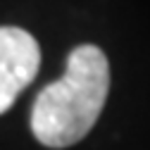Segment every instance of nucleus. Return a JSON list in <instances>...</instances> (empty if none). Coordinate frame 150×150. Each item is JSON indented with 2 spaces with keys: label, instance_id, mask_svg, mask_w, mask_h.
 <instances>
[{
  "label": "nucleus",
  "instance_id": "1",
  "mask_svg": "<svg viewBox=\"0 0 150 150\" xmlns=\"http://www.w3.org/2000/svg\"><path fill=\"white\" fill-rule=\"evenodd\" d=\"M110 91V64L96 45L69 52L62 79L48 83L31 110V131L48 148L79 143L98 122Z\"/></svg>",
  "mask_w": 150,
  "mask_h": 150
},
{
  "label": "nucleus",
  "instance_id": "2",
  "mask_svg": "<svg viewBox=\"0 0 150 150\" xmlns=\"http://www.w3.org/2000/svg\"><path fill=\"white\" fill-rule=\"evenodd\" d=\"M38 67L41 48L33 36L19 26H0V115L36 79Z\"/></svg>",
  "mask_w": 150,
  "mask_h": 150
}]
</instances>
